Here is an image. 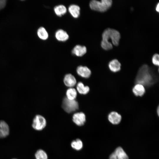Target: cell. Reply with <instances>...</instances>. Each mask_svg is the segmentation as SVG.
I'll return each mask as SVG.
<instances>
[{
	"instance_id": "cell-13",
	"label": "cell",
	"mask_w": 159,
	"mask_h": 159,
	"mask_svg": "<svg viewBox=\"0 0 159 159\" xmlns=\"http://www.w3.org/2000/svg\"><path fill=\"white\" fill-rule=\"evenodd\" d=\"M55 37L58 40L60 41H66L69 38L67 32L62 29H59L56 32Z\"/></svg>"
},
{
	"instance_id": "cell-17",
	"label": "cell",
	"mask_w": 159,
	"mask_h": 159,
	"mask_svg": "<svg viewBox=\"0 0 159 159\" xmlns=\"http://www.w3.org/2000/svg\"><path fill=\"white\" fill-rule=\"evenodd\" d=\"M78 92L81 94L85 95L89 91L90 88L88 86H85L81 82H79L77 86Z\"/></svg>"
},
{
	"instance_id": "cell-23",
	"label": "cell",
	"mask_w": 159,
	"mask_h": 159,
	"mask_svg": "<svg viewBox=\"0 0 159 159\" xmlns=\"http://www.w3.org/2000/svg\"><path fill=\"white\" fill-rule=\"evenodd\" d=\"M159 55L158 54H155L153 55L152 58L153 63L156 66H158L159 64Z\"/></svg>"
},
{
	"instance_id": "cell-25",
	"label": "cell",
	"mask_w": 159,
	"mask_h": 159,
	"mask_svg": "<svg viewBox=\"0 0 159 159\" xmlns=\"http://www.w3.org/2000/svg\"><path fill=\"white\" fill-rule=\"evenodd\" d=\"M109 159H117L114 152L112 153L110 155Z\"/></svg>"
},
{
	"instance_id": "cell-14",
	"label": "cell",
	"mask_w": 159,
	"mask_h": 159,
	"mask_svg": "<svg viewBox=\"0 0 159 159\" xmlns=\"http://www.w3.org/2000/svg\"><path fill=\"white\" fill-rule=\"evenodd\" d=\"M0 130L2 138L7 137L9 134V128L8 124L4 121H0Z\"/></svg>"
},
{
	"instance_id": "cell-26",
	"label": "cell",
	"mask_w": 159,
	"mask_h": 159,
	"mask_svg": "<svg viewBox=\"0 0 159 159\" xmlns=\"http://www.w3.org/2000/svg\"><path fill=\"white\" fill-rule=\"evenodd\" d=\"M155 10L156 11L158 12L159 11V4L158 3L156 5L155 7Z\"/></svg>"
},
{
	"instance_id": "cell-1",
	"label": "cell",
	"mask_w": 159,
	"mask_h": 159,
	"mask_svg": "<svg viewBox=\"0 0 159 159\" xmlns=\"http://www.w3.org/2000/svg\"><path fill=\"white\" fill-rule=\"evenodd\" d=\"M157 75L152 69L147 65L144 64L138 70L135 79V82L144 86L149 87L157 82Z\"/></svg>"
},
{
	"instance_id": "cell-10",
	"label": "cell",
	"mask_w": 159,
	"mask_h": 159,
	"mask_svg": "<svg viewBox=\"0 0 159 159\" xmlns=\"http://www.w3.org/2000/svg\"><path fill=\"white\" fill-rule=\"evenodd\" d=\"M86 52V47L85 46L80 45L75 46L72 51V53L73 54L78 57L83 56Z\"/></svg>"
},
{
	"instance_id": "cell-24",
	"label": "cell",
	"mask_w": 159,
	"mask_h": 159,
	"mask_svg": "<svg viewBox=\"0 0 159 159\" xmlns=\"http://www.w3.org/2000/svg\"><path fill=\"white\" fill-rule=\"evenodd\" d=\"M6 4V1L5 0H0V10L3 9Z\"/></svg>"
},
{
	"instance_id": "cell-27",
	"label": "cell",
	"mask_w": 159,
	"mask_h": 159,
	"mask_svg": "<svg viewBox=\"0 0 159 159\" xmlns=\"http://www.w3.org/2000/svg\"><path fill=\"white\" fill-rule=\"evenodd\" d=\"M157 114H158V115H159V107H158V108H157Z\"/></svg>"
},
{
	"instance_id": "cell-21",
	"label": "cell",
	"mask_w": 159,
	"mask_h": 159,
	"mask_svg": "<svg viewBox=\"0 0 159 159\" xmlns=\"http://www.w3.org/2000/svg\"><path fill=\"white\" fill-rule=\"evenodd\" d=\"M66 95L69 100H74L77 96V92L75 89L71 87L67 90Z\"/></svg>"
},
{
	"instance_id": "cell-8",
	"label": "cell",
	"mask_w": 159,
	"mask_h": 159,
	"mask_svg": "<svg viewBox=\"0 0 159 159\" xmlns=\"http://www.w3.org/2000/svg\"><path fill=\"white\" fill-rule=\"evenodd\" d=\"M77 72L78 74L80 76L85 78H88L91 74L90 69L86 66H80L77 69Z\"/></svg>"
},
{
	"instance_id": "cell-5",
	"label": "cell",
	"mask_w": 159,
	"mask_h": 159,
	"mask_svg": "<svg viewBox=\"0 0 159 159\" xmlns=\"http://www.w3.org/2000/svg\"><path fill=\"white\" fill-rule=\"evenodd\" d=\"M47 124L45 119L42 116L37 115L34 118L32 126L35 130L40 131L43 129Z\"/></svg>"
},
{
	"instance_id": "cell-28",
	"label": "cell",
	"mask_w": 159,
	"mask_h": 159,
	"mask_svg": "<svg viewBox=\"0 0 159 159\" xmlns=\"http://www.w3.org/2000/svg\"><path fill=\"white\" fill-rule=\"evenodd\" d=\"M0 138H2L1 137V133L0 130Z\"/></svg>"
},
{
	"instance_id": "cell-11",
	"label": "cell",
	"mask_w": 159,
	"mask_h": 159,
	"mask_svg": "<svg viewBox=\"0 0 159 159\" xmlns=\"http://www.w3.org/2000/svg\"><path fill=\"white\" fill-rule=\"evenodd\" d=\"M121 66L120 63L116 59L111 60L108 64V67L110 69L114 72L119 71L121 69Z\"/></svg>"
},
{
	"instance_id": "cell-20",
	"label": "cell",
	"mask_w": 159,
	"mask_h": 159,
	"mask_svg": "<svg viewBox=\"0 0 159 159\" xmlns=\"http://www.w3.org/2000/svg\"><path fill=\"white\" fill-rule=\"evenodd\" d=\"M37 34L39 37L41 39L43 40L47 39L48 37V34L43 27L39 28L37 31Z\"/></svg>"
},
{
	"instance_id": "cell-4",
	"label": "cell",
	"mask_w": 159,
	"mask_h": 159,
	"mask_svg": "<svg viewBox=\"0 0 159 159\" xmlns=\"http://www.w3.org/2000/svg\"><path fill=\"white\" fill-rule=\"evenodd\" d=\"M62 107L66 112L70 113L78 109L79 105L75 100H70L65 97L62 101Z\"/></svg>"
},
{
	"instance_id": "cell-22",
	"label": "cell",
	"mask_w": 159,
	"mask_h": 159,
	"mask_svg": "<svg viewBox=\"0 0 159 159\" xmlns=\"http://www.w3.org/2000/svg\"><path fill=\"white\" fill-rule=\"evenodd\" d=\"M35 156L36 159H48L47 153L42 149L37 150L35 153Z\"/></svg>"
},
{
	"instance_id": "cell-9",
	"label": "cell",
	"mask_w": 159,
	"mask_h": 159,
	"mask_svg": "<svg viewBox=\"0 0 159 159\" xmlns=\"http://www.w3.org/2000/svg\"><path fill=\"white\" fill-rule=\"evenodd\" d=\"M64 82L67 87L71 88L76 85V80L73 75L69 74L65 76L64 79Z\"/></svg>"
},
{
	"instance_id": "cell-3",
	"label": "cell",
	"mask_w": 159,
	"mask_h": 159,
	"mask_svg": "<svg viewBox=\"0 0 159 159\" xmlns=\"http://www.w3.org/2000/svg\"><path fill=\"white\" fill-rule=\"evenodd\" d=\"M112 4L111 0H102L100 1L92 0L90 1L89 5L92 10L103 12L108 9L111 6Z\"/></svg>"
},
{
	"instance_id": "cell-6",
	"label": "cell",
	"mask_w": 159,
	"mask_h": 159,
	"mask_svg": "<svg viewBox=\"0 0 159 159\" xmlns=\"http://www.w3.org/2000/svg\"><path fill=\"white\" fill-rule=\"evenodd\" d=\"M86 116L82 112H78L74 113L72 116L74 122L78 126L83 125L86 122Z\"/></svg>"
},
{
	"instance_id": "cell-18",
	"label": "cell",
	"mask_w": 159,
	"mask_h": 159,
	"mask_svg": "<svg viewBox=\"0 0 159 159\" xmlns=\"http://www.w3.org/2000/svg\"><path fill=\"white\" fill-rule=\"evenodd\" d=\"M54 11L57 16H60L66 13L67 9L66 7L64 5H59L54 7Z\"/></svg>"
},
{
	"instance_id": "cell-2",
	"label": "cell",
	"mask_w": 159,
	"mask_h": 159,
	"mask_svg": "<svg viewBox=\"0 0 159 159\" xmlns=\"http://www.w3.org/2000/svg\"><path fill=\"white\" fill-rule=\"evenodd\" d=\"M102 40L101 43L102 47L104 50H109L113 47L112 44L110 43L111 40L112 44L116 46L119 44L120 35L117 30L110 28L106 29L103 32Z\"/></svg>"
},
{
	"instance_id": "cell-29",
	"label": "cell",
	"mask_w": 159,
	"mask_h": 159,
	"mask_svg": "<svg viewBox=\"0 0 159 159\" xmlns=\"http://www.w3.org/2000/svg\"></svg>"
},
{
	"instance_id": "cell-7",
	"label": "cell",
	"mask_w": 159,
	"mask_h": 159,
	"mask_svg": "<svg viewBox=\"0 0 159 159\" xmlns=\"http://www.w3.org/2000/svg\"><path fill=\"white\" fill-rule=\"evenodd\" d=\"M108 118L110 122L114 125H117L120 122L122 117L121 115L117 112L113 111L109 113Z\"/></svg>"
},
{
	"instance_id": "cell-19",
	"label": "cell",
	"mask_w": 159,
	"mask_h": 159,
	"mask_svg": "<svg viewBox=\"0 0 159 159\" xmlns=\"http://www.w3.org/2000/svg\"><path fill=\"white\" fill-rule=\"evenodd\" d=\"M71 145L72 148L74 150L79 151L81 150L82 148L83 144L80 139H77L71 142Z\"/></svg>"
},
{
	"instance_id": "cell-15",
	"label": "cell",
	"mask_w": 159,
	"mask_h": 159,
	"mask_svg": "<svg viewBox=\"0 0 159 159\" xmlns=\"http://www.w3.org/2000/svg\"><path fill=\"white\" fill-rule=\"evenodd\" d=\"M68 11L71 15L74 18H78L80 15V7L76 4H72L68 8Z\"/></svg>"
},
{
	"instance_id": "cell-16",
	"label": "cell",
	"mask_w": 159,
	"mask_h": 159,
	"mask_svg": "<svg viewBox=\"0 0 159 159\" xmlns=\"http://www.w3.org/2000/svg\"><path fill=\"white\" fill-rule=\"evenodd\" d=\"M117 159H129V157L122 148H117L114 152Z\"/></svg>"
},
{
	"instance_id": "cell-12",
	"label": "cell",
	"mask_w": 159,
	"mask_h": 159,
	"mask_svg": "<svg viewBox=\"0 0 159 159\" xmlns=\"http://www.w3.org/2000/svg\"><path fill=\"white\" fill-rule=\"evenodd\" d=\"M132 91L134 94L137 96H142L145 91L144 86L139 84H136L133 87Z\"/></svg>"
}]
</instances>
